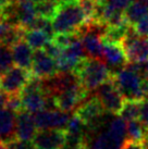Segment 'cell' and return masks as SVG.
<instances>
[{"mask_svg":"<svg viewBox=\"0 0 148 149\" xmlns=\"http://www.w3.org/2000/svg\"><path fill=\"white\" fill-rule=\"evenodd\" d=\"M126 138V123L121 116L111 121L103 132L95 137L87 149H121Z\"/></svg>","mask_w":148,"mask_h":149,"instance_id":"4","label":"cell"},{"mask_svg":"<svg viewBox=\"0 0 148 149\" xmlns=\"http://www.w3.org/2000/svg\"><path fill=\"white\" fill-rule=\"evenodd\" d=\"M7 97L8 96L6 95L4 93L0 91V109H2L3 107H6V102H7Z\"/></svg>","mask_w":148,"mask_h":149,"instance_id":"28","label":"cell"},{"mask_svg":"<svg viewBox=\"0 0 148 149\" xmlns=\"http://www.w3.org/2000/svg\"><path fill=\"white\" fill-rule=\"evenodd\" d=\"M132 2H133V0H106L103 3L98 4L103 6L106 10H109V11L124 13V11Z\"/></svg>","mask_w":148,"mask_h":149,"instance_id":"23","label":"cell"},{"mask_svg":"<svg viewBox=\"0 0 148 149\" xmlns=\"http://www.w3.org/2000/svg\"><path fill=\"white\" fill-rule=\"evenodd\" d=\"M128 61L131 63H143L148 60V37L140 36L133 26H130L122 40Z\"/></svg>","mask_w":148,"mask_h":149,"instance_id":"5","label":"cell"},{"mask_svg":"<svg viewBox=\"0 0 148 149\" xmlns=\"http://www.w3.org/2000/svg\"><path fill=\"white\" fill-rule=\"evenodd\" d=\"M6 108H8L13 112H20L23 110V104H22V99H21L20 95H12L7 97V102H6Z\"/></svg>","mask_w":148,"mask_h":149,"instance_id":"24","label":"cell"},{"mask_svg":"<svg viewBox=\"0 0 148 149\" xmlns=\"http://www.w3.org/2000/svg\"><path fill=\"white\" fill-rule=\"evenodd\" d=\"M13 62L17 66L29 70L33 62V48L22 38L11 47Z\"/></svg>","mask_w":148,"mask_h":149,"instance_id":"16","label":"cell"},{"mask_svg":"<svg viewBox=\"0 0 148 149\" xmlns=\"http://www.w3.org/2000/svg\"><path fill=\"white\" fill-rule=\"evenodd\" d=\"M58 4H59V0H44L38 3H35L37 15L51 20V17H54V12L57 10Z\"/></svg>","mask_w":148,"mask_h":149,"instance_id":"21","label":"cell"},{"mask_svg":"<svg viewBox=\"0 0 148 149\" xmlns=\"http://www.w3.org/2000/svg\"><path fill=\"white\" fill-rule=\"evenodd\" d=\"M31 73L34 76L47 79L58 74V68L56 59L46 54L44 49L35 50L33 56V62L31 66Z\"/></svg>","mask_w":148,"mask_h":149,"instance_id":"12","label":"cell"},{"mask_svg":"<svg viewBox=\"0 0 148 149\" xmlns=\"http://www.w3.org/2000/svg\"><path fill=\"white\" fill-rule=\"evenodd\" d=\"M23 39L34 50H39L44 49L46 45L52 40V37L41 29H24Z\"/></svg>","mask_w":148,"mask_h":149,"instance_id":"17","label":"cell"},{"mask_svg":"<svg viewBox=\"0 0 148 149\" xmlns=\"http://www.w3.org/2000/svg\"><path fill=\"white\" fill-rule=\"evenodd\" d=\"M133 29L140 36H146V37H148V15L143 17L135 25H133Z\"/></svg>","mask_w":148,"mask_h":149,"instance_id":"25","label":"cell"},{"mask_svg":"<svg viewBox=\"0 0 148 149\" xmlns=\"http://www.w3.org/2000/svg\"><path fill=\"white\" fill-rule=\"evenodd\" d=\"M96 1H97V3H103L106 0H96Z\"/></svg>","mask_w":148,"mask_h":149,"instance_id":"30","label":"cell"},{"mask_svg":"<svg viewBox=\"0 0 148 149\" xmlns=\"http://www.w3.org/2000/svg\"><path fill=\"white\" fill-rule=\"evenodd\" d=\"M17 114L8 108L0 109V143L8 144L15 137Z\"/></svg>","mask_w":148,"mask_h":149,"instance_id":"15","label":"cell"},{"mask_svg":"<svg viewBox=\"0 0 148 149\" xmlns=\"http://www.w3.org/2000/svg\"><path fill=\"white\" fill-rule=\"evenodd\" d=\"M44 50L46 51V54H48L50 57H52L54 59L59 58L60 54H62V48H60V47H59L56 42H52V40L46 45Z\"/></svg>","mask_w":148,"mask_h":149,"instance_id":"26","label":"cell"},{"mask_svg":"<svg viewBox=\"0 0 148 149\" xmlns=\"http://www.w3.org/2000/svg\"><path fill=\"white\" fill-rule=\"evenodd\" d=\"M146 15H148V4L142 2L140 0L132 2L124 11V17L131 26L135 25Z\"/></svg>","mask_w":148,"mask_h":149,"instance_id":"18","label":"cell"},{"mask_svg":"<svg viewBox=\"0 0 148 149\" xmlns=\"http://www.w3.org/2000/svg\"><path fill=\"white\" fill-rule=\"evenodd\" d=\"M0 149H8V146H7V144L0 143Z\"/></svg>","mask_w":148,"mask_h":149,"instance_id":"29","label":"cell"},{"mask_svg":"<svg viewBox=\"0 0 148 149\" xmlns=\"http://www.w3.org/2000/svg\"><path fill=\"white\" fill-rule=\"evenodd\" d=\"M54 96L58 109L69 112L77 108L83 101L86 100L88 96V91L82 86L80 81H77Z\"/></svg>","mask_w":148,"mask_h":149,"instance_id":"7","label":"cell"},{"mask_svg":"<svg viewBox=\"0 0 148 149\" xmlns=\"http://www.w3.org/2000/svg\"><path fill=\"white\" fill-rule=\"evenodd\" d=\"M34 3H38V2H40V1H44V0H32Z\"/></svg>","mask_w":148,"mask_h":149,"instance_id":"31","label":"cell"},{"mask_svg":"<svg viewBox=\"0 0 148 149\" xmlns=\"http://www.w3.org/2000/svg\"><path fill=\"white\" fill-rule=\"evenodd\" d=\"M73 72L82 86L87 91L97 89L112 76L108 65L103 60L89 57L83 59Z\"/></svg>","mask_w":148,"mask_h":149,"instance_id":"3","label":"cell"},{"mask_svg":"<svg viewBox=\"0 0 148 149\" xmlns=\"http://www.w3.org/2000/svg\"><path fill=\"white\" fill-rule=\"evenodd\" d=\"M103 60L107 65L112 68H121L128 62L121 42H110L106 40H103Z\"/></svg>","mask_w":148,"mask_h":149,"instance_id":"14","label":"cell"},{"mask_svg":"<svg viewBox=\"0 0 148 149\" xmlns=\"http://www.w3.org/2000/svg\"><path fill=\"white\" fill-rule=\"evenodd\" d=\"M13 63L11 47L0 44V76L10 70Z\"/></svg>","mask_w":148,"mask_h":149,"instance_id":"22","label":"cell"},{"mask_svg":"<svg viewBox=\"0 0 148 149\" xmlns=\"http://www.w3.org/2000/svg\"><path fill=\"white\" fill-rule=\"evenodd\" d=\"M86 23L88 20L78 0H60L51 17L54 34L76 33Z\"/></svg>","mask_w":148,"mask_h":149,"instance_id":"1","label":"cell"},{"mask_svg":"<svg viewBox=\"0 0 148 149\" xmlns=\"http://www.w3.org/2000/svg\"><path fill=\"white\" fill-rule=\"evenodd\" d=\"M31 76L32 73L29 70L17 65L12 66L0 76V91L7 96L20 95Z\"/></svg>","mask_w":148,"mask_h":149,"instance_id":"6","label":"cell"},{"mask_svg":"<svg viewBox=\"0 0 148 149\" xmlns=\"http://www.w3.org/2000/svg\"><path fill=\"white\" fill-rule=\"evenodd\" d=\"M34 120L38 130L48 128H63L66 127L70 116L66 111L59 109L56 110H41L34 113Z\"/></svg>","mask_w":148,"mask_h":149,"instance_id":"11","label":"cell"},{"mask_svg":"<svg viewBox=\"0 0 148 149\" xmlns=\"http://www.w3.org/2000/svg\"><path fill=\"white\" fill-rule=\"evenodd\" d=\"M138 120L148 127V98L142 100L140 102V112Z\"/></svg>","mask_w":148,"mask_h":149,"instance_id":"27","label":"cell"},{"mask_svg":"<svg viewBox=\"0 0 148 149\" xmlns=\"http://www.w3.org/2000/svg\"><path fill=\"white\" fill-rule=\"evenodd\" d=\"M36 124L34 116L26 110H21L17 113V124H15V137L22 141L31 143L36 134Z\"/></svg>","mask_w":148,"mask_h":149,"instance_id":"13","label":"cell"},{"mask_svg":"<svg viewBox=\"0 0 148 149\" xmlns=\"http://www.w3.org/2000/svg\"><path fill=\"white\" fill-rule=\"evenodd\" d=\"M31 143L41 149H63L68 144V134L66 128L38 130Z\"/></svg>","mask_w":148,"mask_h":149,"instance_id":"9","label":"cell"},{"mask_svg":"<svg viewBox=\"0 0 148 149\" xmlns=\"http://www.w3.org/2000/svg\"><path fill=\"white\" fill-rule=\"evenodd\" d=\"M96 97L100 100L105 110L112 114L119 113L125 100L124 96L115 85L112 76L97 88Z\"/></svg>","mask_w":148,"mask_h":149,"instance_id":"8","label":"cell"},{"mask_svg":"<svg viewBox=\"0 0 148 149\" xmlns=\"http://www.w3.org/2000/svg\"><path fill=\"white\" fill-rule=\"evenodd\" d=\"M31 149H41V148H38V147H35V146L32 145V147H31Z\"/></svg>","mask_w":148,"mask_h":149,"instance_id":"32","label":"cell"},{"mask_svg":"<svg viewBox=\"0 0 148 149\" xmlns=\"http://www.w3.org/2000/svg\"><path fill=\"white\" fill-rule=\"evenodd\" d=\"M112 79L125 99H146V94L144 91V77L140 73L138 63L130 62V64H126L125 68L112 74Z\"/></svg>","mask_w":148,"mask_h":149,"instance_id":"2","label":"cell"},{"mask_svg":"<svg viewBox=\"0 0 148 149\" xmlns=\"http://www.w3.org/2000/svg\"><path fill=\"white\" fill-rule=\"evenodd\" d=\"M140 102L142 100H132L125 99L123 106L119 111V116L123 118L125 121L136 120L140 118Z\"/></svg>","mask_w":148,"mask_h":149,"instance_id":"20","label":"cell"},{"mask_svg":"<svg viewBox=\"0 0 148 149\" xmlns=\"http://www.w3.org/2000/svg\"><path fill=\"white\" fill-rule=\"evenodd\" d=\"M148 134V127L145 126L138 119L128 121L126 124V136L128 141L143 143Z\"/></svg>","mask_w":148,"mask_h":149,"instance_id":"19","label":"cell"},{"mask_svg":"<svg viewBox=\"0 0 148 149\" xmlns=\"http://www.w3.org/2000/svg\"><path fill=\"white\" fill-rule=\"evenodd\" d=\"M105 111L106 110L100 100L95 96L86 101H83L77 107L75 114H77L82 119L83 122L86 124L87 128L95 130L100 123Z\"/></svg>","mask_w":148,"mask_h":149,"instance_id":"10","label":"cell"}]
</instances>
